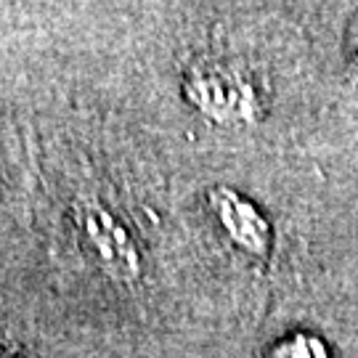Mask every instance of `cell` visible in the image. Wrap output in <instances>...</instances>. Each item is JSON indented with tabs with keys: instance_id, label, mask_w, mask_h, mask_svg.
Instances as JSON below:
<instances>
[{
	"instance_id": "6da1fadb",
	"label": "cell",
	"mask_w": 358,
	"mask_h": 358,
	"mask_svg": "<svg viewBox=\"0 0 358 358\" xmlns=\"http://www.w3.org/2000/svg\"><path fill=\"white\" fill-rule=\"evenodd\" d=\"M180 88L199 115L223 128L255 125L266 112L257 83L229 62H196L186 69Z\"/></svg>"
},
{
	"instance_id": "7a4b0ae2",
	"label": "cell",
	"mask_w": 358,
	"mask_h": 358,
	"mask_svg": "<svg viewBox=\"0 0 358 358\" xmlns=\"http://www.w3.org/2000/svg\"><path fill=\"white\" fill-rule=\"evenodd\" d=\"M72 229L80 250L117 284H136L143 273L141 250L125 220L99 196H77L72 205Z\"/></svg>"
},
{
	"instance_id": "3957f363",
	"label": "cell",
	"mask_w": 358,
	"mask_h": 358,
	"mask_svg": "<svg viewBox=\"0 0 358 358\" xmlns=\"http://www.w3.org/2000/svg\"><path fill=\"white\" fill-rule=\"evenodd\" d=\"M207 207L231 244L260 260L268 257L271 223L252 199H247L231 186H213L207 192Z\"/></svg>"
},
{
	"instance_id": "277c9868",
	"label": "cell",
	"mask_w": 358,
	"mask_h": 358,
	"mask_svg": "<svg viewBox=\"0 0 358 358\" xmlns=\"http://www.w3.org/2000/svg\"><path fill=\"white\" fill-rule=\"evenodd\" d=\"M266 358H332V353L319 334L294 332L289 337H282L279 343H273Z\"/></svg>"
},
{
	"instance_id": "5b68a950",
	"label": "cell",
	"mask_w": 358,
	"mask_h": 358,
	"mask_svg": "<svg viewBox=\"0 0 358 358\" xmlns=\"http://www.w3.org/2000/svg\"><path fill=\"white\" fill-rule=\"evenodd\" d=\"M350 43H353V51L358 53V19L353 22V29H350Z\"/></svg>"
}]
</instances>
